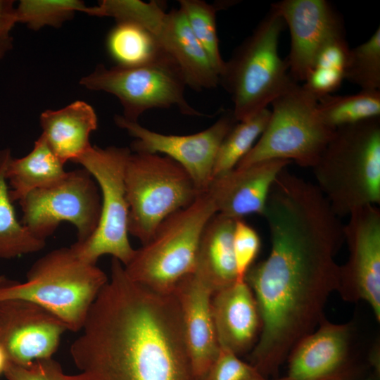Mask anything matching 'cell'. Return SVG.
I'll return each mask as SVG.
<instances>
[{"mask_svg": "<svg viewBox=\"0 0 380 380\" xmlns=\"http://www.w3.org/2000/svg\"><path fill=\"white\" fill-rule=\"evenodd\" d=\"M271 248L245 281L259 309L262 328L250 360L263 375L277 372L295 345L325 317L339 284L336 255L344 242L340 224L303 205H286L265 217Z\"/></svg>", "mask_w": 380, "mask_h": 380, "instance_id": "1", "label": "cell"}, {"mask_svg": "<svg viewBox=\"0 0 380 380\" xmlns=\"http://www.w3.org/2000/svg\"><path fill=\"white\" fill-rule=\"evenodd\" d=\"M82 330L68 380H197L175 294L134 281L115 258Z\"/></svg>", "mask_w": 380, "mask_h": 380, "instance_id": "2", "label": "cell"}, {"mask_svg": "<svg viewBox=\"0 0 380 380\" xmlns=\"http://www.w3.org/2000/svg\"><path fill=\"white\" fill-rule=\"evenodd\" d=\"M338 217L380 203V117L342 126L312 167Z\"/></svg>", "mask_w": 380, "mask_h": 380, "instance_id": "3", "label": "cell"}, {"mask_svg": "<svg viewBox=\"0 0 380 380\" xmlns=\"http://www.w3.org/2000/svg\"><path fill=\"white\" fill-rule=\"evenodd\" d=\"M25 282L6 279L0 301L22 299L38 304L58 317L68 330L84 327L89 310L108 282L105 272L80 258L71 247L53 250L30 268Z\"/></svg>", "mask_w": 380, "mask_h": 380, "instance_id": "4", "label": "cell"}, {"mask_svg": "<svg viewBox=\"0 0 380 380\" xmlns=\"http://www.w3.org/2000/svg\"><path fill=\"white\" fill-rule=\"evenodd\" d=\"M285 23L270 8L253 32L225 61L220 84L233 103L235 120H243L267 108L294 84L286 59L278 52Z\"/></svg>", "mask_w": 380, "mask_h": 380, "instance_id": "5", "label": "cell"}, {"mask_svg": "<svg viewBox=\"0 0 380 380\" xmlns=\"http://www.w3.org/2000/svg\"><path fill=\"white\" fill-rule=\"evenodd\" d=\"M217 213L206 193L165 219L151 238L135 249L124 266L134 281L162 293H172L177 284L195 270L201 236Z\"/></svg>", "mask_w": 380, "mask_h": 380, "instance_id": "6", "label": "cell"}, {"mask_svg": "<svg viewBox=\"0 0 380 380\" xmlns=\"http://www.w3.org/2000/svg\"><path fill=\"white\" fill-rule=\"evenodd\" d=\"M128 232L142 244L158 225L203 194L178 163L159 153L132 152L125 171Z\"/></svg>", "mask_w": 380, "mask_h": 380, "instance_id": "7", "label": "cell"}, {"mask_svg": "<svg viewBox=\"0 0 380 380\" xmlns=\"http://www.w3.org/2000/svg\"><path fill=\"white\" fill-rule=\"evenodd\" d=\"M317 103L315 96L294 84L271 103L264 132L235 167L281 159L312 168L335 131L319 116Z\"/></svg>", "mask_w": 380, "mask_h": 380, "instance_id": "8", "label": "cell"}, {"mask_svg": "<svg viewBox=\"0 0 380 380\" xmlns=\"http://www.w3.org/2000/svg\"><path fill=\"white\" fill-rule=\"evenodd\" d=\"M131 153L125 147L91 146L74 161L90 173L101 194V213L96 230L84 242L70 246L88 263L96 265L100 257L110 255L125 266L134 254L128 237L129 206L125 184V167Z\"/></svg>", "mask_w": 380, "mask_h": 380, "instance_id": "9", "label": "cell"}, {"mask_svg": "<svg viewBox=\"0 0 380 380\" xmlns=\"http://www.w3.org/2000/svg\"><path fill=\"white\" fill-rule=\"evenodd\" d=\"M80 84L89 89L116 96L123 108L122 116L129 121L138 122L146 110L171 107L186 115H203L186 99V83L168 55L136 67L115 65L108 68L99 65L82 77Z\"/></svg>", "mask_w": 380, "mask_h": 380, "instance_id": "10", "label": "cell"}, {"mask_svg": "<svg viewBox=\"0 0 380 380\" xmlns=\"http://www.w3.org/2000/svg\"><path fill=\"white\" fill-rule=\"evenodd\" d=\"M22 224L37 238L45 241L64 221L77 229V243L96 230L101 213V194L85 169L68 172L56 184L34 190L20 200Z\"/></svg>", "mask_w": 380, "mask_h": 380, "instance_id": "11", "label": "cell"}, {"mask_svg": "<svg viewBox=\"0 0 380 380\" xmlns=\"http://www.w3.org/2000/svg\"><path fill=\"white\" fill-rule=\"evenodd\" d=\"M236 122L231 110L203 131L175 135L154 132L138 122L129 121L122 115L115 116V124L135 139L131 151L159 153L170 158L186 170L201 193L205 192L213 178L220 144Z\"/></svg>", "mask_w": 380, "mask_h": 380, "instance_id": "12", "label": "cell"}, {"mask_svg": "<svg viewBox=\"0 0 380 380\" xmlns=\"http://www.w3.org/2000/svg\"><path fill=\"white\" fill-rule=\"evenodd\" d=\"M343 224L348 256L340 265L337 292L348 302H366L380 321V210L361 208Z\"/></svg>", "mask_w": 380, "mask_h": 380, "instance_id": "13", "label": "cell"}, {"mask_svg": "<svg viewBox=\"0 0 380 380\" xmlns=\"http://www.w3.org/2000/svg\"><path fill=\"white\" fill-rule=\"evenodd\" d=\"M66 325L55 315L32 301H0V344L9 362L27 366L52 357Z\"/></svg>", "mask_w": 380, "mask_h": 380, "instance_id": "14", "label": "cell"}, {"mask_svg": "<svg viewBox=\"0 0 380 380\" xmlns=\"http://www.w3.org/2000/svg\"><path fill=\"white\" fill-rule=\"evenodd\" d=\"M271 8L289 28V74L296 82H304L321 49L345 35L343 20L326 0H283L272 4Z\"/></svg>", "mask_w": 380, "mask_h": 380, "instance_id": "15", "label": "cell"}, {"mask_svg": "<svg viewBox=\"0 0 380 380\" xmlns=\"http://www.w3.org/2000/svg\"><path fill=\"white\" fill-rule=\"evenodd\" d=\"M291 163L274 159L234 167L213 177L205 193L217 213L235 220L251 214L262 216L274 181Z\"/></svg>", "mask_w": 380, "mask_h": 380, "instance_id": "16", "label": "cell"}, {"mask_svg": "<svg viewBox=\"0 0 380 380\" xmlns=\"http://www.w3.org/2000/svg\"><path fill=\"white\" fill-rule=\"evenodd\" d=\"M352 331L350 323L336 324L324 317L291 350L286 376L291 380H343Z\"/></svg>", "mask_w": 380, "mask_h": 380, "instance_id": "17", "label": "cell"}, {"mask_svg": "<svg viewBox=\"0 0 380 380\" xmlns=\"http://www.w3.org/2000/svg\"><path fill=\"white\" fill-rule=\"evenodd\" d=\"M179 303L185 341L197 380L206 374L220 346L213 312L210 288L194 273L181 279L173 292Z\"/></svg>", "mask_w": 380, "mask_h": 380, "instance_id": "18", "label": "cell"}, {"mask_svg": "<svg viewBox=\"0 0 380 380\" xmlns=\"http://www.w3.org/2000/svg\"><path fill=\"white\" fill-rule=\"evenodd\" d=\"M211 308L220 347L239 356L256 344L262 321L253 293L245 280L215 291Z\"/></svg>", "mask_w": 380, "mask_h": 380, "instance_id": "19", "label": "cell"}, {"mask_svg": "<svg viewBox=\"0 0 380 380\" xmlns=\"http://www.w3.org/2000/svg\"><path fill=\"white\" fill-rule=\"evenodd\" d=\"M155 37L179 68L186 86L202 91L220 84L218 73L179 7L166 13Z\"/></svg>", "mask_w": 380, "mask_h": 380, "instance_id": "20", "label": "cell"}, {"mask_svg": "<svg viewBox=\"0 0 380 380\" xmlns=\"http://www.w3.org/2000/svg\"><path fill=\"white\" fill-rule=\"evenodd\" d=\"M40 124L42 135L63 163L74 162L89 149L90 134L98 126L94 108L82 101L57 110H45Z\"/></svg>", "mask_w": 380, "mask_h": 380, "instance_id": "21", "label": "cell"}, {"mask_svg": "<svg viewBox=\"0 0 380 380\" xmlns=\"http://www.w3.org/2000/svg\"><path fill=\"white\" fill-rule=\"evenodd\" d=\"M235 220L215 213L202 232L194 274L213 293L237 280L233 251Z\"/></svg>", "mask_w": 380, "mask_h": 380, "instance_id": "22", "label": "cell"}, {"mask_svg": "<svg viewBox=\"0 0 380 380\" xmlns=\"http://www.w3.org/2000/svg\"><path fill=\"white\" fill-rule=\"evenodd\" d=\"M64 164L53 152L44 137L34 142L33 149L20 158H11L6 170L12 202L19 201L30 192L51 186L66 175Z\"/></svg>", "mask_w": 380, "mask_h": 380, "instance_id": "23", "label": "cell"}, {"mask_svg": "<svg viewBox=\"0 0 380 380\" xmlns=\"http://www.w3.org/2000/svg\"><path fill=\"white\" fill-rule=\"evenodd\" d=\"M12 158L9 148L0 151V259L36 253L46 244L45 241L34 236L16 217L6 178V170Z\"/></svg>", "mask_w": 380, "mask_h": 380, "instance_id": "24", "label": "cell"}, {"mask_svg": "<svg viewBox=\"0 0 380 380\" xmlns=\"http://www.w3.org/2000/svg\"><path fill=\"white\" fill-rule=\"evenodd\" d=\"M106 45L117 65L122 67L146 65L167 55L151 32L128 22H117L108 34Z\"/></svg>", "mask_w": 380, "mask_h": 380, "instance_id": "25", "label": "cell"}, {"mask_svg": "<svg viewBox=\"0 0 380 380\" xmlns=\"http://www.w3.org/2000/svg\"><path fill=\"white\" fill-rule=\"evenodd\" d=\"M317 111L329 127L353 125L380 117V90L360 91L345 96H324L317 99Z\"/></svg>", "mask_w": 380, "mask_h": 380, "instance_id": "26", "label": "cell"}, {"mask_svg": "<svg viewBox=\"0 0 380 380\" xmlns=\"http://www.w3.org/2000/svg\"><path fill=\"white\" fill-rule=\"evenodd\" d=\"M270 115L267 108L252 117L238 121L218 149L213 177L234 169L250 151L264 132Z\"/></svg>", "mask_w": 380, "mask_h": 380, "instance_id": "27", "label": "cell"}, {"mask_svg": "<svg viewBox=\"0 0 380 380\" xmlns=\"http://www.w3.org/2000/svg\"><path fill=\"white\" fill-rule=\"evenodd\" d=\"M179 4L194 36L220 76L225 61L221 56L217 34L216 13L219 7L202 0H179Z\"/></svg>", "mask_w": 380, "mask_h": 380, "instance_id": "28", "label": "cell"}, {"mask_svg": "<svg viewBox=\"0 0 380 380\" xmlns=\"http://www.w3.org/2000/svg\"><path fill=\"white\" fill-rule=\"evenodd\" d=\"M94 16L112 17L117 22L139 25L153 35L160 26L166 11L156 1L103 0L98 6L89 7L87 13Z\"/></svg>", "mask_w": 380, "mask_h": 380, "instance_id": "29", "label": "cell"}, {"mask_svg": "<svg viewBox=\"0 0 380 380\" xmlns=\"http://www.w3.org/2000/svg\"><path fill=\"white\" fill-rule=\"evenodd\" d=\"M89 7L78 0H22L15 8L17 23L37 30L45 26L59 27L77 11Z\"/></svg>", "mask_w": 380, "mask_h": 380, "instance_id": "30", "label": "cell"}, {"mask_svg": "<svg viewBox=\"0 0 380 380\" xmlns=\"http://www.w3.org/2000/svg\"><path fill=\"white\" fill-rule=\"evenodd\" d=\"M345 80L362 91L380 90V28L365 42L350 49Z\"/></svg>", "mask_w": 380, "mask_h": 380, "instance_id": "31", "label": "cell"}, {"mask_svg": "<svg viewBox=\"0 0 380 380\" xmlns=\"http://www.w3.org/2000/svg\"><path fill=\"white\" fill-rule=\"evenodd\" d=\"M201 380H291L285 376L270 379L239 356L220 347L219 354Z\"/></svg>", "mask_w": 380, "mask_h": 380, "instance_id": "32", "label": "cell"}, {"mask_svg": "<svg viewBox=\"0 0 380 380\" xmlns=\"http://www.w3.org/2000/svg\"><path fill=\"white\" fill-rule=\"evenodd\" d=\"M260 239L254 228L243 219L236 220L233 232V251L237 280H245L260 248Z\"/></svg>", "mask_w": 380, "mask_h": 380, "instance_id": "33", "label": "cell"}, {"mask_svg": "<svg viewBox=\"0 0 380 380\" xmlns=\"http://www.w3.org/2000/svg\"><path fill=\"white\" fill-rule=\"evenodd\" d=\"M4 375L7 380H68L53 357L37 360L27 366L8 362Z\"/></svg>", "mask_w": 380, "mask_h": 380, "instance_id": "34", "label": "cell"}, {"mask_svg": "<svg viewBox=\"0 0 380 380\" xmlns=\"http://www.w3.org/2000/svg\"><path fill=\"white\" fill-rule=\"evenodd\" d=\"M16 23L13 1L0 0V38L11 37L10 32Z\"/></svg>", "mask_w": 380, "mask_h": 380, "instance_id": "35", "label": "cell"}, {"mask_svg": "<svg viewBox=\"0 0 380 380\" xmlns=\"http://www.w3.org/2000/svg\"><path fill=\"white\" fill-rule=\"evenodd\" d=\"M12 48V38H0V59Z\"/></svg>", "mask_w": 380, "mask_h": 380, "instance_id": "36", "label": "cell"}, {"mask_svg": "<svg viewBox=\"0 0 380 380\" xmlns=\"http://www.w3.org/2000/svg\"><path fill=\"white\" fill-rule=\"evenodd\" d=\"M8 362L9 360L7 354L2 346L0 344V376L4 374Z\"/></svg>", "mask_w": 380, "mask_h": 380, "instance_id": "37", "label": "cell"}, {"mask_svg": "<svg viewBox=\"0 0 380 380\" xmlns=\"http://www.w3.org/2000/svg\"><path fill=\"white\" fill-rule=\"evenodd\" d=\"M6 277L4 275H0V284L6 281Z\"/></svg>", "mask_w": 380, "mask_h": 380, "instance_id": "38", "label": "cell"}, {"mask_svg": "<svg viewBox=\"0 0 380 380\" xmlns=\"http://www.w3.org/2000/svg\"><path fill=\"white\" fill-rule=\"evenodd\" d=\"M365 380H374V379H372L371 378H369V379H365Z\"/></svg>", "mask_w": 380, "mask_h": 380, "instance_id": "39", "label": "cell"}]
</instances>
